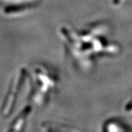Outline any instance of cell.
I'll return each mask as SVG.
<instances>
[{
    "label": "cell",
    "instance_id": "obj_3",
    "mask_svg": "<svg viewBox=\"0 0 132 132\" xmlns=\"http://www.w3.org/2000/svg\"><path fill=\"white\" fill-rule=\"evenodd\" d=\"M125 111L127 113H132V99L125 106Z\"/></svg>",
    "mask_w": 132,
    "mask_h": 132
},
{
    "label": "cell",
    "instance_id": "obj_1",
    "mask_svg": "<svg viewBox=\"0 0 132 132\" xmlns=\"http://www.w3.org/2000/svg\"><path fill=\"white\" fill-rule=\"evenodd\" d=\"M107 32V27L103 24L82 32L66 30V37L70 38H67L70 52L81 69L90 68L96 57L115 55L120 52L118 45L104 37Z\"/></svg>",
    "mask_w": 132,
    "mask_h": 132
},
{
    "label": "cell",
    "instance_id": "obj_2",
    "mask_svg": "<svg viewBox=\"0 0 132 132\" xmlns=\"http://www.w3.org/2000/svg\"><path fill=\"white\" fill-rule=\"evenodd\" d=\"M104 131L109 132L113 131H127V128H125L123 125L119 122L114 120H110L105 123L104 125Z\"/></svg>",
    "mask_w": 132,
    "mask_h": 132
}]
</instances>
